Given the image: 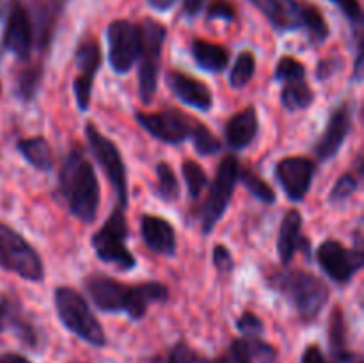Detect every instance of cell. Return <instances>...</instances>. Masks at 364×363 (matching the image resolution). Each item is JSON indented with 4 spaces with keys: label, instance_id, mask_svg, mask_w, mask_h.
Masks as SVG:
<instances>
[{
    "label": "cell",
    "instance_id": "obj_1",
    "mask_svg": "<svg viewBox=\"0 0 364 363\" xmlns=\"http://www.w3.org/2000/svg\"><path fill=\"white\" fill-rule=\"evenodd\" d=\"M89 298L102 312H124L132 320H139L148 313L153 302H166L169 290L160 281H144L127 285L105 274H91L84 281Z\"/></svg>",
    "mask_w": 364,
    "mask_h": 363
},
{
    "label": "cell",
    "instance_id": "obj_2",
    "mask_svg": "<svg viewBox=\"0 0 364 363\" xmlns=\"http://www.w3.org/2000/svg\"><path fill=\"white\" fill-rule=\"evenodd\" d=\"M59 196L77 219L85 224L95 223L100 206V184L95 167L82 148H73L64 159L59 173Z\"/></svg>",
    "mask_w": 364,
    "mask_h": 363
},
{
    "label": "cell",
    "instance_id": "obj_3",
    "mask_svg": "<svg viewBox=\"0 0 364 363\" xmlns=\"http://www.w3.org/2000/svg\"><path fill=\"white\" fill-rule=\"evenodd\" d=\"M269 287L283 295L304 322H311L329 301V287L313 273L304 269L276 270L269 276Z\"/></svg>",
    "mask_w": 364,
    "mask_h": 363
},
{
    "label": "cell",
    "instance_id": "obj_4",
    "mask_svg": "<svg viewBox=\"0 0 364 363\" xmlns=\"http://www.w3.org/2000/svg\"><path fill=\"white\" fill-rule=\"evenodd\" d=\"M277 32L304 31L309 41L318 45L329 36L323 14L311 4H302L297 0H249Z\"/></svg>",
    "mask_w": 364,
    "mask_h": 363
},
{
    "label": "cell",
    "instance_id": "obj_5",
    "mask_svg": "<svg viewBox=\"0 0 364 363\" xmlns=\"http://www.w3.org/2000/svg\"><path fill=\"white\" fill-rule=\"evenodd\" d=\"M53 301H55L57 315L68 331L92 347H103L107 344L102 324L91 312L80 292L71 287H59L55 288Z\"/></svg>",
    "mask_w": 364,
    "mask_h": 363
},
{
    "label": "cell",
    "instance_id": "obj_6",
    "mask_svg": "<svg viewBox=\"0 0 364 363\" xmlns=\"http://www.w3.org/2000/svg\"><path fill=\"white\" fill-rule=\"evenodd\" d=\"M128 223L123 206L117 205L103 226L91 237V246L102 262L112 263L121 270H132L137 260L127 246Z\"/></svg>",
    "mask_w": 364,
    "mask_h": 363
},
{
    "label": "cell",
    "instance_id": "obj_7",
    "mask_svg": "<svg viewBox=\"0 0 364 363\" xmlns=\"http://www.w3.org/2000/svg\"><path fill=\"white\" fill-rule=\"evenodd\" d=\"M0 267L28 281H43L45 265L39 253L23 235L0 223Z\"/></svg>",
    "mask_w": 364,
    "mask_h": 363
},
{
    "label": "cell",
    "instance_id": "obj_8",
    "mask_svg": "<svg viewBox=\"0 0 364 363\" xmlns=\"http://www.w3.org/2000/svg\"><path fill=\"white\" fill-rule=\"evenodd\" d=\"M142 31V50L141 68H139V96L144 103H151L155 98L156 85H159L160 59L166 43L167 31L160 21L146 18L141 23Z\"/></svg>",
    "mask_w": 364,
    "mask_h": 363
},
{
    "label": "cell",
    "instance_id": "obj_9",
    "mask_svg": "<svg viewBox=\"0 0 364 363\" xmlns=\"http://www.w3.org/2000/svg\"><path fill=\"white\" fill-rule=\"evenodd\" d=\"M238 173H240V166H238L237 157H224L219 169H217L215 180H213L212 187H210L208 198H206V203L201 212V228L205 235L212 233L215 224L226 214L228 205H230L231 198H233L235 187H237Z\"/></svg>",
    "mask_w": 364,
    "mask_h": 363
},
{
    "label": "cell",
    "instance_id": "obj_10",
    "mask_svg": "<svg viewBox=\"0 0 364 363\" xmlns=\"http://www.w3.org/2000/svg\"><path fill=\"white\" fill-rule=\"evenodd\" d=\"M85 137H87L91 152L98 164L102 166L103 173L112 184L114 191L117 194V205L127 209L128 205V178L127 167H124L123 157H121L117 146L109 137L102 134L92 123L85 125Z\"/></svg>",
    "mask_w": 364,
    "mask_h": 363
},
{
    "label": "cell",
    "instance_id": "obj_11",
    "mask_svg": "<svg viewBox=\"0 0 364 363\" xmlns=\"http://www.w3.org/2000/svg\"><path fill=\"white\" fill-rule=\"evenodd\" d=\"M107 41H109V63L112 70L119 75L128 73L141 57V25L128 20L110 21L107 27Z\"/></svg>",
    "mask_w": 364,
    "mask_h": 363
},
{
    "label": "cell",
    "instance_id": "obj_12",
    "mask_svg": "<svg viewBox=\"0 0 364 363\" xmlns=\"http://www.w3.org/2000/svg\"><path fill=\"white\" fill-rule=\"evenodd\" d=\"M142 128L159 141L167 144H180L194 132L198 121L176 109L160 110V112H139L135 116Z\"/></svg>",
    "mask_w": 364,
    "mask_h": 363
},
{
    "label": "cell",
    "instance_id": "obj_13",
    "mask_svg": "<svg viewBox=\"0 0 364 363\" xmlns=\"http://www.w3.org/2000/svg\"><path fill=\"white\" fill-rule=\"evenodd\" d=\"M316 260L323 273L336 283H348L363 267V253L347 249L340 241L322 242L320 248L316 249Z\"/></svg>",
    "mask_w": 364,
    "mask_h": 363
},
{
    "label": "cell",
    "instance_id": "obj_14",
    "mask_svg": "<svg viewBox=\"0 0 364 363\" xmlns=\"http://www.w3.org/2000/svg\"><path fill=\"white\" fill-rule=\"evenodd\" d=\"M4 48L20 59H28L34 46V27L27 6L21 0H11L2 36Z\"/></svg>",
    "mask_w": 364,
    "mask_h": 363
},
{
    "label": "cell",
    "instance_id": "obj_15",
    "mask_svg": "<svg viewBox=\"0 0 364 363\" xmlns=\"http://www.w3.org/2000/svg\"><path fill=\"white\" fill-rule=\"evenodd\" d=\"M75 64H77V77L73 82L75 98H77V107L85 112L91 105V93L92 80L102 66V48L96 39H84L77 46L75 52Z\"/></svg>",
    "mask_w": 364,
    "mask_h": 363
},
{
    "label": "cell",
    "instance_id": "obj_16",
    "mask_svg": "<svg viewBox=\"0 0 364 363\" xmlns=\"http://www.w3.org/2000/svg\"><path fill=\"white\" fill-rule=\"evenodd\" d=\"M315 162L308 157H287L276 166V177L291 201H302L311 189Z\"/></svg>",
    "mask_w": 364,
    "mask_h": 363
},
{
    "label": "cell",
    "instance_id": "obj_17",
    "mask_svg": "<svg viewBox=\"0 0 364 363\" xmlns=\"http://www.w3.org/2000/svg\"><path fill=\"white\" fill-rule=\"evenodd\" d=\"M352 130V107L348 103H341L340 107L331 112L327 127L320 135L315 144V155L318 160L327 162L338 155L340 148L343 146L348 132Z\"/></svg>",
    "mask_w": 364,
    "mask_h": 363
},
{
    "label": "cell",
    "instance_id": "obj_18",
    "mask_svg": "<svg viewBox=\"0 0 364 363\" xmlns=\"http://www.w3.org/2000/svg\"><path fill=\"white\" fill-rule=\"evenodd\" d=\"M167 84L185 105L199 110H210L213 107V96L208 85L191 75L171 70L167 73Z\"/></svg>",
    "mask_w": 364,
    "mask_h": 363
},
{
    "label": "cell",
    "instance_id": "obj_19",
    "mask_svg": "<svg viewBox=\"0 0 364 363\" xmlns=\"http://www.w3.org/2000/svg\"><path fill=\"white\" fill-rule=\"evenodd\" d=\"M302 251L309 253V241L302 235V216L299 210L290 209L284 214L279 226V235H277V253L283 262V265L294 260L295 253Z\"/></svg>",
    "mask_w": 364,
    "mask_h": 363
},
{
    "label": "cell",
    "instance_id": "obj_20",
    "mask_svg": "<svg viewBox=\"0 0 364 363\" xmlns=\"http://www.w3.org/2000/svg\"><path fill=\"white\" fill-rule=\"evenodd\" d=\"M141 233L146 246L156 255L173 256L176 253V231L169 221L146 214L141 219Z\"/></svg>",
    "mask_w": 364,
    "mask_h": 363
},
{
    "label": "cell",
    "instance_id": "obj_21",
    "mask_svg": "<svg viewBox=\"0 0 364 363\" xmlns=\"http://www.w3.org/2000/svg\"><path fill=\"white\" fill-rule=\"evenodd\" d=\"M259 130L258 112L255 107H247V109L240 110L235 114L226 125V141L233 149H244L251 144L256 139Z\"/></svg>",
    "mask_w": 364,
    "mask_h": 363
},
{
    "label": "cell",
    "instance_id": "obj_22",
    "mask_svg": "<svg viewBox=\"0 0 364 363\" xmlns=\"http://www.w3.org/2000/svg\"><path fill=\"white\" fill-rule=\"evenodd\" d=\"M64 4H66V0H36L34 2L32 27H34V39H38V45L41 48H46L50 45L53 28H55L60 13H63Z\"/></svg>",
    "mask_w": 364,
    "mask_h": 363
},
{
    "label": "cell",
    "instance_id": "obj_23",
    "mask_svg": "<svg viewBox=\"0 0 364 363\" xmlns=\"http://www.w3.org/2000/svg\"><path fill=\"white\" fill-rule=\"evenodd\" d=\"M231 358L235 363H276L277 349L259 337H244L231 344Z\"/></svg>",
    "mask_w": 364,
    "mask_h": 363
},
{
    "label": "cell",
    "instance_id": "obj_24",
    "mask_svg": "<svg viewBox=\"0 0 364 363\" xmlns=\"http://www.w3.org/2000/svg\"><path fill=\"white\" fill-rule=\"evenodd\" d=\"M329 344L334 363H363L361 356L347 349V326L340 306H336L331 313Z\"/></svg>",
    "mask_w": 364,
    "mask_h": 363
},
{
    "label": "cell",
    "instance_id": "obj_25",
    "mask_svg": "<svg viewBox=\"0 0 364 363\" xmlns=\"http://www.w3.org/2000/svg\"><path fill=\"white\" fill-rule=\"evenodd\" d=\"M191 53L201 70L212 71V73H220L226 70L230 63V52L224 46L205 41V39H194L191 43Z\"/></svg>",
    "mask_w": 364,
    "mask_h": 363
},
{
    "label": "cell",
    "instance_id": "obj_26",
    "mask_svg": "<svg viewBox=\"0 0 364 363\" xmlns=\"http://www.w3.org/2000/svg\"><path fill=\"white\" fill-rule=\"evenodd\" d=\"M18 152L31 166L39 171H50L53 167V152L45 137L20 139L16 144Z\"/></svg>",
    "mask_w": 364,
    "mask_h": 363
},
{
    "label": "cell",
    "instance_id": "obj_27",
    "mask_svg": "<svg viewBox=\"0 0 364 363\" xmlns=\"http://www.w3.org/2000/svg\"><path fill=\"white\" fill-rule=\"evenodd\" d=\"M315 102V93L309 88L306 78H297V80L283 82L281 89V103L288 110H304L311 107Z\"/></svg>",
    "mask_w": 364,
    "mask_h": 363
},
{
    "label": "cell",
    "instance_id": "obj_28",
    "mask_svg": "<svg viewBox=\"0 0 364 363\" xmlns=\"http://www.w3.org/2000/svg\"><path fill=\"white\" fill-rule=\"evenodd\" d=\"M41 78L43 66L39 63L21 68L16 75V82H14V91H16L18 98L23 100V102H31L39 89Z\"/></svg>",
    "mask_w": 364,
    "mask_h": 363
},
{
    "label": "cell",
    "instance_id": "obj_29",
    "mask_svg": "<svg viewBox=\"0 0 364 363\" xmlns=\"http://www.w3.org/2000/svg\"><path fill=\"white\" fill-rule=\"evenodd\" d=\"M155 192L166 203L176 201L178 196H180V184H178L176 173H174V169L167 162L156 164Z\"/></svg>",
    "mask_w": 364,
    "mask_h": 363
},
{
    "label": "cell",
    "instance_id": "obj_30",
    "mask_svg": "<svg viewBox=\"0 0 364 363\" xmlns=\"http://www.w3.org/2000/svg\"><path fill=\"white\" fill-rule=\"evenodd\" d=\"M256 71V57L255 53L244 50V52L238 53L237 60H235L233 68H231L230 82L233 88H245L249 82L252 80Z\"/></svg>",
    "mask_w": 364,
    "mask_h": 363
},
{
    "label": "cell",
    "instance_id": "obj_31",
    "mask_svg": "<svg viewBox=\"0 0 364 363\" xmlns=\"http://www.w3.org/2000/svg\"><path fill=\"white\" fill-rule=\"evenodd\" d=\"M238 180L244 184V187L247 189L256 199H259V201L263 203H269V205L276 203V192H274V189L270 187L262 177H258L255 171L240 169V173H238Z\"/></svg>",
    "mask_w": 364,
    "mask_h": 363
},
{
    "label": "cell",
    "instance_id": "obj_32",
    "mask_svg": "<svg viewBox=\"0 0 364 363\" xmlns=\"http://www.w3.org/2000/svg\"><path fill=\"white\" fill-rule=\"evenodd\" d=\"M191 139L196 152H198L199 155H217V153L220 152V141L215 137V134H213L210 128H206L205 125L201 123V121H198V125L194 127Z\"/></svg>",
    "mask_w": 364,
    "mask_h": 363
},
{
    "label": "cell",
    "instance_id": "obj_33",
    "mask_svg": "<svg viewBox=\"0 0 364 363\" xmlns=\"http://www.w3.org/2000/svg\"><path fill=\"white\" fill-rule=\"evenodd\" d=\"M185 182H187V189L191 198H199L201 192L208 187V177H206L205 169L199 166L194 160H185L183 167H181Z\"/></svg>",
    "mask_w": 364,
    "mask_h": 363
},
{
    "label": "cell",
    "instance_id": "obj_34",
    "mask_svg": "<svg viewBox=\"0 0 364 363\" xmlns=\"http://www.w3.org/2000/svg\"><path fill=\"white\" fill-rule=\"evenodd\" d=\"M359 178H361V173H345L340 180L336 182V185L333 187L329 194L331 203H343L347 201L350 196H354V192L359 189Z\"/></svg>",
    "mask_w": 364,
    "mask_h": 363
},
{
    "label": "cell",
    "instance_id": "obj_35",
    "mask_svg": "<svg viewBox=\"0 0 364 363\" xmlns=\"http://www.w3.org/2000/svg\"><path fill=\"white\" fill-rule=\"evenodd\" d=\"M297 78H306V68L301 60L295 57L284 56L281 57L279 63L276 66V80L287 82V80H297Z\"/></svg>",
    "mask_w": 364,
    "mask_h": 363
},
{
    "label": "cell",
    "instance_id": "obj_36",
    "mask_svg": "<svg viewBox=\"0 0 364 363\" xmlns=\"http://www.w3.org/2000/svg\"><path fill=\"white\" fill-rule=\"evenodd\" d=\"M171 363H212L205 358V356L199 354L198 351L191 347L185 342H178L173 349H171L169 356H167Z\"/></svg>",
    "mask_w": 364,
    "mask_h": 363
},
{
    "label": "cell",
    "instance_id": "obj_37",
    "mask_svg": "<svg viewBox=\"0 0 364 363\" xmlns=\"http://www.w3.org/2000/svg\"><path fill=\"white\" fill-rule=\"evenodd\" d=\"M237 327L245 337H262L263 331H265L262 319L255 312H251V310H247V312H244L238 317Z\"/></svg>",
    "mask_w": 364,
    "mask_h": 363
},
{
    "label": "cell",
    "instance_id": "obj_38",
    "mask_svg": "<svg viewBox=\"0 0 364 363\" xmlns=\"http://www.w3.org/2000/svg\"><path fill=\"white\" fill-rule=\"evenodd\" d=\"M206 20L235 21L237 20V11L228 0H213V2H210L208 11H206Z\"/></svg>",
    "mask_w": 364,
    "mask_h": 363
},
{
    "label": "cell",
    "instance_id": "obj_39",
    "mask_svg": "<svg viewBox=\"0 0 364 363\" xmlns=\"http://www.w3.org/2000/svg\"><path fill=\"white\" fill-rule=\"evenodd\" d=\"M213 265L220 270V273H231L235 269V260L230 249L223 244H217L213 248Z\"/></svg>",
    "mask_w": 364,
    "mask_h": 363
},
{
    "label": "cell",
    "instance_id": "obj_40",
    "mask_svg": "<svg viewBox=\"0 0 364 363\" xmlns=\"http://www.w3.org/2000/svg\"><path fill=\"white\" fill-rule=\"evenodd\" d=\"M329 2H333L334 6L340 7L341 13H343L348 20L361 25L363 11H361V4H359V0H329Z\"/></svg>",
    "mask_w": 364,
    "mask_h": 363
},
{
    "label": "cell",
    "instance_id": "obj_41",
    "mask_svg": "<svg viewBox=\"0 0 364 363\" xmlns=\"http://www.w3.org/2000/svg\"><path fill=\"white\" fill-rule=\"evenodd\" d=\"M301 363H334V362L323 354L322 349H320L318 345L313 344V345H308V347L304 349Z\"/></svg>",
    "mask_w": 364,
    "mask_h": 363
},
{
    "label": "cell",
    "instance_id": "obj_42",
    "mask_svg": "<svg viewBox=\"0 0 364 363\" xmlns=\"http://www.w3.org/2000/svg\"><path fill=\"white\" fill-rule=\"evenodd\" d=\"M338 64L340 63H338L334 57L333 59H326L322 60V63H318V68H316V78H318V80H327V78H331L336 73Z\"/></svg>",
    "mask_w": 364,
    "mask_h": 363
},
{
    "label": "cell",
    "instance_id": "obj_43",
    "mask_svg": "<svg viewBox=\"0 0 364 363\" xmlns=\"http://www.w3.org/2000/svg\"><path fill=\"white\" fill-rule=\"evenodd\" d=\"M14 313H16V310L13 308L9 301H0V333L9 330Z\"/></svg>",
    "mask_w": 364,
    "mask_h": 363
},
{
    "label": "cell",
    "instance_id": "obj_44",
    "mask_svg": "<svg viewBox=\"0 0 364 363\" xmlns=\"http://www.w3.org/2000/svg\"><path fill=\"white\" fill-rule=\"evenodd\" d=\"M206 0H183V14L188 18H194L203 9Z\"/></svg>",
    "mask_w": 364,
    "mask_h": 363
},
{
    "label": "cell",
    "instance_id": "obj_45",
    "mask_svg": "<svg viewBox=\"0 0 364 363\" xmlns=\"http://www.w3.org/2000/svg\"><path fill=\"white\" fill-rule=\"evenodd\" d=\"M0 363H32V362L25 358L23 354H18V352H4V354H0Z\"/></svg>",
    "mask_w": 364,
    "mask_h": 363
},
{
    "label": "cell",
    "instance_id": "obj_46",
    "mask_svg": "<svg viewBox=\"0 0 364 363\" xmlns=\"http://www.w3.org/2000/svg\"><path fill=\"white\" fill-rule=\"evenodd\" d=\"M148 4L156 11H167L176 4V0H148Z\"/></svg>",
    "mask_w": 364,
    "mask_h": 363
},
{
    "label": "cell",
    "instance_id": "obj_47",
    "mask_svg": "<svg viewBox=\"0 0 364 363\" xmlns=\"http://www.w3.org/2000/svg\"><path fill=\"white\" fill-rule=\"evenodd\" d=\"M212 363H235L233 358H230V356H220V358H217L215 362Z\"/></svg>",
    "mask_w": 364,
    "mask_h": 363
},
{
    "label": "cell",
    "instance_id": "obj_48",
    "mask_svg": "<svg viewBox=\"0 0 364 363\" xmlns=\"http://www.w3.org/2000/svg\"><path fill=\"white\" fill-rule=\"evenodd\" d=\"M155 363H171V362L166 358V359H159V362H155Z\"/></svg>",
    "mask_w": 364,
    "mask_h": 363
},
{
    "label": "cell",
    "instance_id": "obj_49",
    "mask_svg": "<svg viewBox=\"0 0 364 363\" xmlns=\"http://www.w3.org/2000/svg\"><path fill=\"white\" fill-rule=\"evenodd\" d=\"M0 93H2V84H0Z\"/></svg>",
    "mask_w": 364,
    "mask_h": 363
}]
</instances>
